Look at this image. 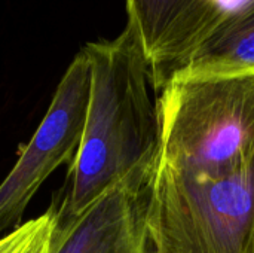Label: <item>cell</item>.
Returning <instances> with one entry per match:
<instances>
[{
  "instance_id": "3",
  "label": "cell",
  "mask_w": 254,
  "mask_h": 253,
  "mask_svg": "<svg viewBox=\"0 0 254 253\" xmlns=\"http://www.w3.org/2000/svg\"><path fill=\"white\" fill-rule=\"evenodd\" d=\"M155 101L156 169L226 166L254 155V72L176 75Z\"/></svg>"
},
{
  "instance_id": "1",
  "label": "cell",
  "mask_w": 254,
  "mask_h": 253,
  "mask_svg": "<svg viewBox=\"0 0 254 253\" xmlns=\"http://www.w3.org/2000/svg\"><path fill=\"white\" fill-rule=\"evenodd\" d=\"M91 63V95L79 149L48 212L67 230L101 195L144 163L156 161L159 118L149 95V63L125 25L112 40L83 46Z\"/></svg>"
},
{
  "instance_id": "6",
  "label": "cell",
  "mask_w": 254,
  "mask_h": 253,
  "mask_svg": "<svg viewBox=\"0 0 254 253\" xmlns=\"http://www.w3.org/2000/svg\"><path fill=\"white\" fill-rule=\"evenodd\" d=\"M127 25L149 63L156 95L174 78L193 48L195 0H127Z\"/></svg>"
},
{
  "instance_id": "5",
  "label": "cell",
  "mask_w": 254,
  "mask_h": 253,
  "mask_svg": "<svg viewBox=\"0 0 254 253\" xmlns=\"http://www.w3.org/2000/svg\"><path fill=\"white\" fill-rule=\"evenodd\" d=\"M155 164L134 169L67 230L54 234L52 253H156L147 225Z\"/></svg>"
},
{
  "instance_id": "7",
  "label": "cell",
  "mask_w": 254,
  "mask_h": 253,
  "mask_svg": "<svg viewBox=\"0 0 254 253\" xmlns=\"http://www.w3.org/2000/svg\"><path fill=\"white\" fill-rule=\"evenodd\" d=\"M241 72H254V0L219 25L176 75Z\"/></svg>"
},
{
  "instance_id": "9",
  "label": "cell",
  "mask_w": 254,
  "mask_h": 253,
  "mask_svg": "<svg viewBox=\"0 0 254 253\" xmlns=\"http://www.w3.org/2000/svg\"><path fill=\"white\" fill-rule=\"evenodd\" d=\"M249 1L250 0H195L196 16H195L193 48H192L190 54L219 25H222L226 19H229L234 15H237Z\"/></svg>"
},
{
  "instance_id": "8",
  "label": "cell",
  "mask_w": 254,
  "mask_h": 253,
  "mask_svg": "<svg viewBox=\"0 0 254 253\" xmlns=\"http://www.w3.org/2000/svg\"><path fill=\"white\" fill-rule=\"evenodd\" d=\"M55 224L49 212L0 239V253H52Z\"/></svg>"
},
{
  "instance_id": "2",
  "label": "cell",
  "mask_w": 254,
  "mask_h": 253,
  "mask_svg": "<svg viewBox=\"0 0 254 253\" xmlns=\"http://www.w3.org/2000/svg\"><path fill=\"white\" fill-rule=\"evenodd\" d=\"M147 225L156 253H254V155L226 166L155 167Z\"/></svg>"
},
{
  "instance_id": "4",
  "label": "cell",
  "mask_w": 254,
  "mask_h": 253,
  "mask_svg": "<svg viewBox=\"0 0 254 253\" xmlns=\"http://www.w3.org/2000/svg\"><path fill=\"white\" fill-rule=\"evenodd\" d=\"M91 95V63L83 48L61 78L51 106L19 160L0 183V236L16 230L40 185L71 164L85 128Z\"/></svg>"
}]
</instances>
